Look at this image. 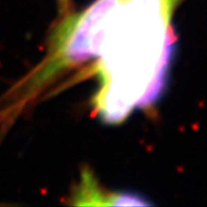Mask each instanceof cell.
<instances>
[{
	"label": "cell",
	"instance_id": "6da1fadb",
	"mask_svg": "<svg viewBox=\"0 0 207 207\" xmlns=\"http://www.w3.org/2000/svg\"><path fill=\"white\" fill-rule=\"evenodd\" d=\"M177 0H120L98 57L99 115L117 123L159 95L172 52L170 17Z\"/></svg>",
	"mask_w": 207,
	"mask_h": 207
},
{
	"label": "cell",
	"instance_id": "7a4b0ae2",
	"mask_svg": "<svg viewBox=\"0 0 207 207\" xmlns=\"http://www.w3.org/2000/svg\"><path fill=\"white\" fill-rule=\"evenodd\" d=\"M119 1L97 0L83 13L70 17L60 28L51 57L43 68L37 70L31 85L34 87L40 85L61 69L70 68L97 58L106 26Z\"/></svg>",
	"mask_w": 207,
	"mask_h": 207
},
{
	"label": "cell",
	"instance_id": "3957f363",
	"mask_svg": "<svg viewBox=\"0 0 207 207\" xmlns=\"http://www.w3.org/2000/svg\"><path fill=\"white\" fill-rule=\"evenodd\" d=\"M74 205H111V206H148L147 201L142 196L129 192H108L98 186V183L92 174L82 172V181L70 201Z\"/></svg>",
	"mask_w": 207,
	"mask_h": 207
},
{
	"label": "cell",
	"instance_id": "277c9868",
	"mask_svg": "<svg viewBox=\"0 0 207 207\" xmlns=\"http://www.w3.org/2000/svg\"><path fill=\"white\" fill-rule=\"evenodd\" d=\"M69 1L70 0H58V2H59V6H60V9L62 13H65V12H67L69 8Z\"/></svg>",
	"mask_w": 207,
	"mask_h": 207
}]
</instances>
